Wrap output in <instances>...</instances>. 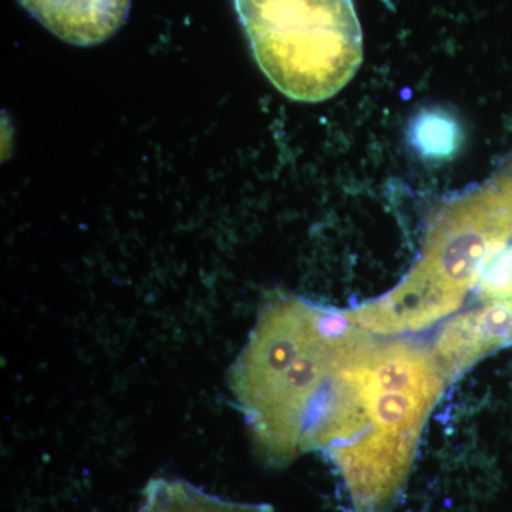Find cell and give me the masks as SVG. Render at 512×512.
Returning a JSON list of instances; mask_svg holds the SVG:
<instances>
[{"mask_svg": "<svg viewBox=\"0 0 512 512\" xmlns=\"http://www.w3.org/2000/svg\"><path fill=\"white\" fill-rule=\"evenodd\" d=\"M447 383L430 349L370 335L340 372L316 436L355 512H389Z\"/></svg>", "mask_w": 512, "mask_h": 512, "instance_id": "cell-1", "label": "cell"}, {"mask_svg": "<svg viewBox=\"0 0 512 512\" xmlns=\"http://www.w3.org/2000/svg\"><path fill=\"white\" fill-rule=\"evenodd\" d=\"M370 335L349 311L295 296L262 309L229 386L266 463L285 467L315 450L340 372Z\"/></svg>", "mask_w": 512, "mask_h": 512, "instance_id": "cell-2", "label": "cell"}, {"mask_svg": "<svg viewBox=\"0 0 512 512\" xmlns=\"http://www.w3.org/2000/svg\"><path fill=\"white\" fill-rule=\"evenodd\" d=\"M256 63L289 99L340 92L363 59L353 0H232Z\"/></svg>", "mask_w": 512, "mask_h": 512, "instance_id": "cell-3", "label": "cell"}, {"mask_svg": "<svg viewBox=\"0 0 512 512\" xmlns=\"http://www.w3.org/2000/svg\"><path fill=\"white\" fill-rule=\"evenodd\" d=\"M512 237V185L434 232L426 254L393 292L349 311L367 332L399 338L457 311L485 266Z\"/></svg>", "mask_w": 512, "mask_h": 512, "instance_id": "cell-4", "label": "cell"}, {"mask_svg": "<svg viewBox=\"0 0 512 512\" xmlns=\"http://www.w3.org/2000/svg\"><path fill=\"white\" fill-rule=\"evenodd\" d=\"M512 345V298L463 313L444 325L430 352L446 383Z\"/></svg>", "mask_w": 512, "mask_h": 512, "instance_id": "cell-5", "label": "cell"}, {"mask_svg": "<svg viewBox=\"0 0 512 512\" xmlns=\"http://www.w3.org/2000/svg\"><path fill=\"white\" fill-rule=\"evenodd\" d=\"M53 35L74 46H94L119 32L131 0H19Z\"/></svg>", "mask_w": 512, "mask_h": 512, "instance_id": "cell-6", "label": "cell"}, {"mask_svg": "<svg viewBox=\"0 0 512 512\" xmlns=\"http://www.w3.org/2000/svg\"><path fill=\"white\" fill-rule=\"evenodd\" d=\"M413 136L414 144L427 157H447L457 147L456 124L441 114L421 116L414 126Z\"/></svg>", "mask_w": 512, "mask_h": 512, "instance_id": "cell-7", "label": "cell"}, {"mask_svg": "<svg viewBox=\"0 0 512 512\" xmlns=\"http://www.w3.org/2000/svg\"><path fill=\"white\" fill-rule=\"evenodd\" d=\"M480 295L485 301L512 298V247L488 268L481 279Z\"/></svg>", "mask_w": 512, "mask_h": 512, "instance_id": "cell-8", "label": "cell"}]
</instances>
